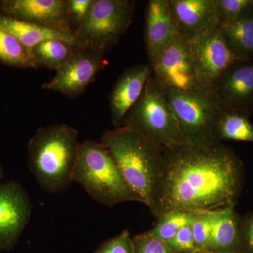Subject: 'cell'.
I'll list each match as a JSON object with an SVG mask.
<instances>
[{"instance_id":"4fadbf2b","label":"cell","mask_w":253,"mask_h":253,"mask_svg":"<svg viewBox=\"0 0 253 253\" xmlns=\"http://www.w3.org/2000/svg\"><path fill=\"white\" fill-rule=\"evenodd\" d=\"M178 33L191 42L219 28L214 0H168Z\"/></svg>"},{"instance_id":"44dd1931","label":"cell","mask_w":253,"mask_h":253,"mask_svg":"<svg viewBox=\"0 0 253 253\" xmlns=\"http://www.w3.org/2000/svg\"><path fill=\"white\" fill-rule=\"evenodd\" d=\"M219 140L253 143V125L250 118L239 113L226 111L218 124Z\"/></svg>"},{"instance_id":"ffe728a7","label":"cell","mask_w":253,"mask_h":253,"mask_svg":"<svg viewBox=\"0 0 253 253\" xmlns=\"http://www.w3.org/2000/svg\"><path fill=\"white\" fill-rule=\"evenodd\" d=\"M76 49L79 48L62 41L48 40L35 46L32 57L38 67L42 66L56 71L71 57Z\"/></svg>"},{"instance_id":"7c38bea8","label":"cell","mask_w":253,"mask_h":253,"mask_svg":"<svg viewBox=\"0 0 253 253\" xmlns=\"http://www.w3.org/2000/svg\"><path fill=\"white\" fill-rule=\"evenodd\" d=\"M0 14L73 34L67 0H3Z\"/></svg>"},{"instance_id":"2e32d148","label":"cell","mask_w":253,"mask_h":253,"mask_svg":"<svg viewBox=\"0 0 253 253\" xmlns=\"http://www.w3.org/2000/svg\"><path fill=\"white\" fill-rule=\"evenodd\" d=\"M190 44L200 76L206 86H211L214 80L235 61L228 49L219 28Z\"/></svg>"},{"instance_id":"603a6c76","label":"cell","mask_w":253,"mask_h":253,"mask_svg":"<svg viewBox=\"0 0 253 253\" xmlns=\"http://www.w3.org/2000/svg\"><path fill=\"white\" fill-rule=\"evenodd\" d=\"M196 212L172 211L158 217L156 225L145 234L166 243L172 239L183 226L194 220Z\"/></svg>"},{"instance_id":"4316f807","label":"cell","mask_w":253,"mask_h":253,"mask_svg":"<svg viewBox=\"0 0 253 253\" xmlns=\"http://www.w3.org/2000/svg\"><path fill=\"white\" fill-rule=\"evenodd\" d=\"M95 253H134L132 238L129 231L121 234L103 243Z\"/></svg>"},{"instance_id":"f546056e","label":"cell","mask_w":253,"mask_h":253,"mask_svg":"<svg viewBox=\"0 0 253 253\" xmlns=\"http://www.w3.org/2000/svg\"><path fill=\"white\" fill-rule=\"evenodd\" d=\"M241 243L246 245L249 251L253 253V214L241 219Z\"/></svg>"},{"instance_id":"8992f818","label":"cell","mask_w":253,"mask_h":253,"mask_svg":"<svg viewBox=\"0 0 253 253\" xmlns=\"http://www.w3.org/2000/svg\"><path fill=\"white\" fill-rule=\"evenodd\" d=\"M121 126L137 131L145 139L161 147L185 144L166 91L156 83L152 74Z\"/></svg>"},{"instance_id":"8fae6325","label":"cell","mask_w":253,"mask_h":253,"mask_svg":"<svg viewBox=\"0 0 253 253\" xmlns=\"http://www.w3.org/2000/svg\"><path fill=\"white\" fill-rule=\"evenodd\" d=\"M33 206L15 181L0 184V252L12 249L31 219Z\"/></svg>"},{"instance_id":"f1b7e54d","label":"cell","mask_w":253,"mask_h":253,"mask_svg":"<svg viewBox=\"0 0 253 253\" xmlns=\"http://www.w3.org/2000/svg\"><path fill=\"white\" fill-rule=\"evenodd\" d=\"M93 0H67L68 10L73 32L87 16Z\"/></svg>"},{"instance_id":"d6986e66","label":"cell","mask_w":253,"mask_h":253,"mask_svg":"<svg viewBox=\"0 0 253 253\" xmlns=\"http://www.w3.org/2000/svg\"><path fill=\"white\" fill-rule=\"evenodd\" d=\"M241 223L234 207L218 210L208 253H239L242 246Z\"/></svg>"},{"instance_id":"277c9868","label":"cell","mask_w":253,"mask_h":253,"mask_svg":"<svg viewBox=\"0 0 253 253\" xmlns=\"http://www.w3.org/2000/svg\"><path fill=\"white\" fill-rule=\"evenodd\" d=\"M71 179L104 206L140 202L126 185L112 155L101 142L85 140L81 143Z\"/></svg>"},{"instance_id":"52a82bcc","label":"cell","mask_w":253,"mask_h":253,"mask_svg":"<svg viewBox=\"0 0 253 253\" xmlns=\"http://www.w3.org/2000/svg\"><path fill=\"white\" fill-rule=\"evenodd\" d=\"M134 0H93L87 16L73 32L81 49L105 54L131 26Z\"/></svg>"},{"instance_id":"5b68a950","label":"cell","mask_w":253,"mask_h":253,"mask_svg":"<svg viewBox=\"0 0 253 253\" xmlns=\"http://www.w3.org/2000/svg\"><path fill=\"white\" fill-rule=\"evenodd\" d=\"M165 91L185 144L206 146L221 143L217 136L218 124L228 110L211 86Z\"/></svg>"},{"instance_id":"4dcf8cb0","label":"cell","mask_w":253,"mask_h":253,"mask_svg":"<svg viewBox=\"0 0 253 253\" xmlns=\"http://www.w3.org/2000/svg\"><path fill=\"white\" fill-rule=\"evenodd\" d=\"M3 176H4V170H3V168L0 164V180L2 179Z\"/></svg>"},{"instance_id":"3957f363","label":"cell","mask_w":253,"mask_h":253,"mask_svg":"<svg viewBox=\"0 0 253 253\" xmlns=\"http://www.w3.org/2000/svg\"><path fill=\"white\" fill-rule=\"evenodd\" d=\"M100 142L112 155L129 189L149 207L163 147L126 126L105 131Z\"/></svg>"},{"instance_id":"6da1fadb","label":"cell","mask_w":253,"mask_h":253,"mask_svg":"<svg viewBox=\"0 0 253 253\" xmlns=\"http://www.w3.org/2000/svg\"><path fill=\"white\" fill-rule=\"evenodd\" d=\"M244 163L224 144L162 148L149 209L199 212L234 207L244 186Z\"/></svg>"},{"instance_id":"ac0fdd59","label":"cell","mask_w":253,"mask_h":253,"mask_svg":"<svg viewBox=\"0 0 253 253\" xmlns=\"http://www.w3.org/2000/svg\"><path fill=\"white\" fill-rule=\"evenodd\" d=\"M224 42L236 61H253V4L235 22L219 28Z\"/></svg>"},{"instance_id":"d4e9b609","label":"cell","mask_w":253,"mask_h":253,"mask_svg":"<svg viewBox=\"0 0 253 253\" xmlns=\"http://www.w3.org/2000/svg\"><path fill=\"white\" fill-rule=\"evenodd\" d=\"M253 4V0H214L219 28L235 22L246 8Z\"/></svg>"},{"instance_id":"30bf717a","label":"cell","mask_w":253,"mask_h":253,"mask_svg":"<svg viewBox=\"0 0 253 253\" xmlns=\"http://www.w3.org/2000/svg\"><path fill=\"white\" fill-rule=\"evenodd\" d=\"M211 86L228 111L252 116L253 61H233Z\"/></svg>"},{"instance_id":"7402d4cb","label":"cell","mask_w":253,"mask_h":253,"mask_svg":"<svg viewBox=\"0 0 253 253\" xmlns=\"http://www.w3.org/2000/svg\"><path fill=\"white\" fill-rule=\"evenodd\" d=\"M0 61L14 67L38 68L27 50L15 37L0 28Z\"/></svg>"},{"instance_id":"9c48e42d","label":"cell","mask_w":253,"mask_h":253,"mask_svg":"<svg viewBox=\"0 0 253 253\" xmlns=\"http://www.w3.org/2000/svg\"><path fill=\"white\" fill-rule=\"evenodd\" d=\"M104 54L76 49L49 81L42 85L44 90L58 91L70 98L83 94L106 66Z\"/></svg>"},{"instance_id":"1f68e13d","label":"cell","mask_w":253,"mask_h":253,"mask_svg":"<svg viewBox=\"0 0 253 253\" xmlns=\"http://www.w3.org/2000/svg\"></svg>"},{"instance_id":"cb8c5ba5","label":"cell","mask_w":253,"mask_h":253,"mask_svg":"<svg viewBox=\"0 0 253 253\" xmlns=\"http://www.w3.org/2000/svg\"><path fill=\"white\" fill-rule=\"evenodd\" d=\"M218 210L196 212L191 223L195 244L200 253H207L213 225L217 217Z\"/></svg>"},{"instance_id":"9a60e30c","label":"cell","mask_w":253,"mask_h":253,"mask_svg":"<svg viewBox=\"0 0 253 253\" xmlns=\"http://www.w3.org/2000/svg\"><path fill=\"white\" fill-rule=\"evenodd\" d=\"M151 74L150 65L138 64L126 69L118 78L110 94L111 120L114 127L121 126L126 113L140 97Z\"/></svg>"},{"instance_id":"d6a6232c","label":"cell","mask_w":253,"mask_h":253,"mask_svg":"<svg viewBox=\"0 0 253 253\" xmlns=\"http://www.w3.org/2000/svg\"></svg>"},{"instance_id":"e0dca14e","label":"cell","mask_w":253,"mask_h":253,"mask_svg":"<svg viewBox=\"0 0 253 253\" xmlns=\"http://www.w3.org/2000/svg\"><path fill=\"white\" fill-rule=\"evenodd\" d=\"M0 28L15 37L27 50L32 59V51L35 46L48 40H59L81 49L73 34L49 29L1 14Z\"/></svg>"},{"instance_id":"ba28073f","label":"cell","mask_w":253,"mask_h":253,"mask_svg":"<svg viewBox=\"0 0 253 253\" xmlns=\"http://www.w3.org/2000/svg\"><path fill=\"white\" fill-rule=\"evenodd\" d=\"M151 67L155 81L164 90L189 91L206 87L191 44L179 34Z\"/></svg>"},{"instance_id":"484cf974","label":"cell","mask_w":253,"mask_h":253,"mask_svg":"<svg viewBox=\"0 0 253 253\" xmlns=\"http://www.w3.org/2000/svg\"><path fill=\"white\" fill-rule=\"evenodd\" d=\"M192 221L183 226L172 239L166 243L174 253H200L194 242Z\"/></svg>"},{"instance_id":"83f0119b","label":"cell","mask_w":253,"mask_h":253,"mask_svg":"<svg viewBox=\"0 0 253 253\" xmlns=\"http://www.w3.org/2000/svg\"><path fill=\"white\" fill-rule=\"evenodd\" d=\"M134 253H174L166 243L146 235L145 233L132 237Z\"/></svg>"},{"instance_id":"7a4b0ae2","label":"cell","mask_w":253,"mask_h":253,"mask_svg":"<svg viewBox=\"0 0 253 253\" xmlns=\"http://www.w3.org/2000/svg\"><path fill=\"white\" fill-rule=\"evenodd\" d=\"M78 131L67 124L38 129L28 144V166L40 186L60 194L71 186L80 144Z\"/></svg>"},{"instance_id":"5bb4252c","label":"cell","mask_w":253,"mask_h":253,"mask_svg":"<svg viewBox=\"0 0 253 253\" xmlns=\"http://www.w3.org/2000/svg\"><path fill=\"white\" fill-rule=\"evenodd\" d=\"M178 35L168 0H150L145 23V43L150 66Z\"/></svg>"}]
</instances>
